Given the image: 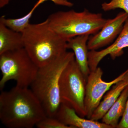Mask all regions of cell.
Instances as JSON below:
<instances>
[{
	"mask_svg": "<svg viewBox=\"0 0 128 128\" xmlns=\"http://www.w3.org/2000/svg\"><path fill=\"white\" fill-rule=\"evenodd\" d=\"M116 128H128V98L126 102L124 113L122 116V119L118 123Z\"/></svg>",
	"mask_w": 128,
	"mask_h": 128,
	"instance_id": "18",
	"label": "cell"
},
{
	"mask_svg": "<svg viewBox=\"0 0 128 128\" xmlns=\"http://www.w3.org/2000/svg\"><path fill=\"white\" fill-rule=\"evenodd\" d=\"M128 73L126 78L116 83L108 92L103 100L95 109L90 119L98 121L102 119L118 98L124 89L128 86Z\"/></svg>",
	"mask_w": 128,
	"mask_h": 128,
	"instance_id": "12",
	"label": "cell"
},
{
	"mask_svg": "<svg viewBox=\"0 0 128 128\" xmlns=\"http://www.w3.org/2000/svg\"><path fill=\"white\" fill-rule=\"evenodd\" d=\"M128 48V18L124 25L122 30L112 44L99 51L92 50L88 52V63L90 71L96 70L104 58L109 55L112 60L123 54V49Z\"/></svg>",
	"mask_w": 128,
	"mask_h": 128,
	"instance_id": "9",
	"label": "cell"
},
{
	"mask_svg": "<svg viewBox=\"0 0 128 128\" xmlns=\"http://www.w3.org/2000/svg\"><path fill=\"white\" fill-rule=\"evenodd\" d=\"M39 5L36 3L34 7L26 16L18 18H6L4 16L0 18V22L15 32L22 33L30 24V19L35 9Z\"/></svg>",
	"mask_w": 128,
	"mask_h": 128,
	"instance_id": "15",
	"label": "cell"
},
{
	"mask_svg": "<svg viewBox=\"0 0 128 128\" xmlns=\"http://www.w3.org/2000/svg\"><path fill=\"white\" fill-rule=\"evenodd\" d=\"M128 98V86L121 92L114 104L102 118V122L110 125L113 128H116L120 118L122 116Z\"/></svg>",
	"mask_w": 128,
	"mask_h": 128,
	"instance_id": "14",
	"label": "cell"
},
{
	"mask_svg": "<svg viewBox=\"0 0 128 128\" xmlns=\"http://www.w3.org/2000/svg\"><path fill=\"white\" fill-rule=\"evenodd\" d=\"M10 0H0V8H2L4 7L9 3Z\"/></svg>",
	"mask_w": 128,
	"mask_h": 128,
	"instance_id": "20",
	"label": "cell"
},
{
	"mask_svg": "<svg viewBox=\"0 0 128 128\" xmlns=\"http://www.w3.org/2000/svg\"><path fill=\"white\" fill-rule=\"evenodd\" d=\"M36 126L38 128H72L62 123L55 117L47 116L40 121Z\"/></svg>",
	"mask_w": 128,
	"mask_h": 128,
	"instance_id": "16",
	"label": "cell"
},
{
	"mask_svg": "<svg viewBox=\"0 0 128 128\" xmlns=\"http://www.w3.org/2000/svg\"><path fill=\"white\" fill-rule=\"evenodd\" d=\"M75 58L73 52H65L55 60L39 67L30 86L47 116L55 117L60 104L59 81L62 72Z\"/></svg>",
	"mask_w": 128,
	"mask_h": 128,
	"instance_id": "3",
	"label": "cell"
},
{
	"mask_svg": "<svg viewBox=\"0 0 128 128\" xmlns=\"http://www.w3.org/2000/svg\"><path fill=\"white\" fill-rule=\"evenodd\" d=\"M24 48L22 34L0 22V54Z\"/></svg>",
	"mask_w": 128,
	"mask_h": 128,
	"instance_id": "13",
	"label": "cell"
},
{
	"mask_svg": "<svg viewBox=\"0 0 128 128\" xmlns=\"http://www.w3.org/2000/svg\"><path fill=\"white\" fill-rule=\"evenodd\" d=\"M39 67L33 61L24 48L8 51L0 54V70L2 77L0 89L11 80L21 87L30 86L34 80Z\"/></svg>",
	"mask_w": 128,
	"mask_h": 128,
	"instance_id": "5",
	"label": "cell"
},
{
	"mask_svg": "<svg viewBox=\"0 0 128 128\" xmlns=\"http://www.w3.org/2000/svg\"><path fill=\"white\" fill-rule=\"evenodd\" d=\"M47 116L41 103L27 87L16 86L0 95V120L9 128H32Z\"/></svg>",
	"mask_w": 128,
	"mask_h": 128,
	"instance_id": "1",
	"label": "cell"
},
{
	"mask_svg": "<svg viewBox=\"0 0 128 128\" xmlns=\"http://www.w3.org/2000/svg\"><path fill=\"white\" fill-rule=\"evenodd\" d=\"M102 9L104 11L121 9L128 14V0H112L110 2L102 4Z\"/></svg>",
	"mask_w": 128,
	"mask_h": 128,
	"instance_id": "17",
	"label": "cell"
},
{
	"mask_svg": "<svg viewBox=\"0 0 128 128\" xmlns=\"http://www.w3.org/2000/svg\"><path fill=\"white\" fill-rule=\"evenodd\" d=\"M22 34L24 48L39 68L55 60L67 49V41L50 27L47 20L30 24Z\"/></svg>",
	"mask_w": 128,
	"mask_h": 128,
	"instance_id": "2",
	"label": "cell"
},
{
	"mask_svg": "<svg viewBox=\"0 0 128 128\" xmlns=\"http://www.w3.org/2000/svg\"><path fill=\"white\" fill-rule=\"evenodd\" d=\"M87 79L81 70L75 59L62 72L59 81L60 103L74 109L82 118L86 117L84 98Z\"/></svg>",
	"mask_w": 128,
	"mask_h": 128,
	"instance_id": "6",
	"label": "cell"
},
{
	"mask_svg": "<svg viewBox=\"0 0 128 128\" xmlns=\"http://www.w3.org/2000/svg\"><path fill=\"white\" fill-rule=\"evenodd\" d=\"M43 2L48 0H41ZM52 1L54 3L57 4L63 5V6H66L71 7L73 6V3L69 2L67 0H50Z\"/></svg>",
	"mask_w": 128,
	"mask_h": 128,
	"instance_id": "19",
	"label": "cell"
},
{
	"mask_svg": "<svg viewBox=\"0 0 128 128\" xmlns=\"http://www.w3.org/2000/svg\"><path fill=\"white\" fill-rule=\"evenodd\" d=\"M55 118L72 128H113L103 122L85 119L79 116L74 109L62 103H60Z\"/></svg>",
	"mask_w": 128,
	"mask_h": 128,
	"instance_id": "10",
	"label": "cell"
},
{
	"mask_svg": "<svg viewBox=\"0 0 128 128\" xmlns=\"http://www.w3.org/2000/svg\"><path fill=\"white\" fill-rule=\"evenodd\" d=\"M89 37L88 34L80 35L70 38L66 42L67 49L73 50L76 61L86 79L91 72L88 63L87 46Z\"/></svg>",
	"mask_w": 128,
	"mask_h": 128,
	"instance_id": "11",
	"label": "cell"
},
{
	"mask_svg": "<svg viewBox=\"0 0 128 128\" xmlns=\"http://www.w3.org/2000/svg\"><path fill=\"white\" fill-rule=\"evenodd\" d=\"M128 73V69L114 80L106 82L102 79L103 71L100 67L91 71L87 79L84 98L86 118L90 119L95 109L98 106L105 92L111 86L124 80Z\"/></svg>",
	"mask_w": 128,
	"mask_h": 128,
	"instance_id": "7",
	"label": "cell"
},
{
	"mask_svg": "<svg viewBox=\"0 0 128 128\" xmlns=\"http://www.w3.org/2000/svg\"><path fill=\"white\" fill-rule=\"evenodd\" d=\"M46 20L50 27L66 41L74 37L84 34H96L103 27L108 19L101 13L74 10L59 11L49 16Z\"/></svg>",
	"mask_w": 128,
	"mask_h": 128,
	"instance_id": "4",
	"label": "cell"
},
{
	"mask_svg": "<svg viewBox=\"0 0 128 128\" xmlns=\"http://www.w3.org/2000/svg\"><path fill=\"white\" fill-rule=\"evenodd\" d=\"M128 18V14L121 12L112 19H108L100 31L89 37L87 43L88 50H96L109 44L121 33Z\"/></svg>",
	"mask_w": 128,
	"mask_h": 128,
	"instance_id": "8",
	"label": "cell"
}]
</instances>
